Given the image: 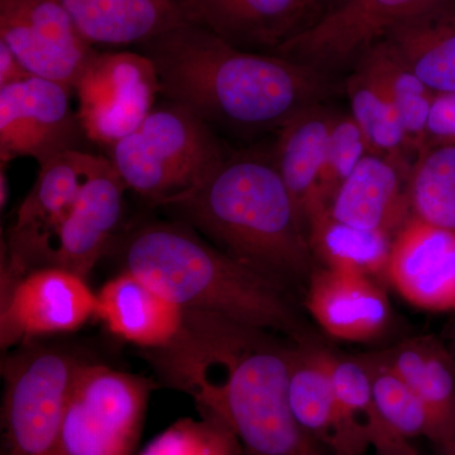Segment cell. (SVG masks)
<instances>
[{
    "mask_svg": "<svg viewBox=\"0 0 455 455\" xmlns=\"http://www.w3.org/2000/svg\"><path fill=\"white\" fill-rule=\"evenodd\" d=\"M293 348L272 331L184 310L173 340L142 353L164 385L235 433L243 455H322L290 406Z\"/></svg>",
    "mask_w": 455,
    "mask_h": 455,
    "instance_id": "1",
    "label": "cell"
},
{
    "mask_svg": "<svg viewBox=\"0 0 455 455\" xmlns=\"http://www.w3.org/2000/svg\"><path fill=\"white\" fill-rule=\"evenodd\" d=\"M142 46L161 94L209 125L278 131L331 90L328 75L310 66L239 49L190 20Z\"/></svg>",
    "mask_w": 455,
    "mask_h": 455,
    "instance_id": "2",
    "label": "cell"
},
{
    "mask_svg": "<svg viewBox=\"0 0 455 455\" xmlns=\"http://www.w3.org/2000/svg\"><path fill=\"white\" fill-rule=\"evenodd\" d=\"M224 253L281 284L307 289L315 271L301 220L274 156L226 157L202 182L164 204Z\"/></svg>",
    "mask_w": 455,
    "mask_h": 455,
    "instance_id": "3",
    "label": "cell"
},
{
    "mask_svg": "<svg viewBox=\"0 0 455 455\" xmlns=\"http://www.w3.org/2000/svg\"><path fill=\"white\" fill-rule=\"evenodd\" d=\"M123 267L184 310H199L287 339L310 338L290 291L204 241L193 228L152 223L123 245Z\"/></svg>",
    "mask_w": 455,
    "mask_h": 455,
    "instance_id": "4",
    "label": "cell"
},
{
    "mask_svg": "<svg viewBox=\"0 0 455 455\" xmlns=\"http://www.w3.org/2000/svg\"><path fill=\"white\" fill-rule=\"evenodd\" d=\"M224 158L211 125L169 101L110 147L109 160L125 188L164 205L196 187Z\"/></svg>",
    "mask_w": 455,
    "mask_h": 455,
    "instance_id": "5",
    "label": "cell"
},
{
    "mask_svg": "<svg viewBox=\"0 0 455 455\" xmlns=\"http://www.w3.org/2000/svg\"><path fill=\"white\" fill-rule=\"evenodd\" d=\"M80 359L57 347H17L2 362L0 455H59L68 395Z\"/></svg>",
    "mask_w": 455,
    "mask_h": 455,
    "instance_id": "6",
    "label": "cell"
},
{
    "mask_svg": "<svg viewBox=\"0 0 455 455\" xmlns=\"http://www.w3.org/2000/svg\"><path fill=\"white\" fill-rule=\"evenodd\" d=\"M152 385L106 364L80 362L59 455H136Z\"/></svg>",
    "mask_w": 455,
    "mask_h": 455,
    "instance_id": "7",
    "label": "cell"
},
{
    "mask_svg": "<svg viewBox=\"0 0 455 455\" xmlns=\"http://www.w3.org/2000/svg\"><path fill=\"white\" fill-rule=\"evenodd\" d=\"M455 0H331L319 17L274 51L328 75L357 62L395 27Z\"/></svg>",
    "mask_w": 455,
    "mask_h": 455,
    "instance_id": "8",
    "label": "cell"
},
{
    "mask_svg": "<svg viewBox=\"0 0 455 455\" xmlns=\"http://www.w3.org/2000/svg\"><path fill=\"white\" fill-rule=\"evenodd\" d=\"M74 90L84 136L109 147L142 124L161 94L154 62L131 51L98 52Z\"/></svg>",
    "mask_w": 455,
    "mask_h": 455,
    "instance_id": "9",
    "label": "cell"
},
{
    "mask_svg": "<svg viewBox=\"0 0 455 455\" xmlns=\"http://www.w3.org/2000/svg\"><path fill=\"white\" fill-rule=\"evenodd\" d=\"M0 346L3 350L46 335L77 331L95 316L97 293L86 278L60 267H40L2 278Z\"/></svg>",
    "mask_w": 455,
    "mask_h": 455,
    "instance_id": "10",
    "label": "cell"
},
{
    "mask_svg": "<svg viewBox=\"0 0 455 455\" xmlns=\"http://www.w3.org/2000/svg\"><path fill=\"white\" fill-rule=\"evenodd\" d=\"M0 41L33 76L73 90L98 53L60 0H0Z\"/></svg>",
    "mask_w": 455,
    "mask_h": 455,
    "instance_id": "11",
    "label": "cell"
},
{
    "mask_svg": "<svg viewBox=\"0 0 455 455\" xmlns=\"http://www.w3.org/2000/svg\"><path fill=\"white\" fill-rule=\"evenodd\" d=\"M73 89L42 77L0 88V157L2 164L32 157L44 164L71 151L83 133L71 107Z\"/></svg>",
    "mask_w": 455,
    "mask_h": 455,
    "instance_id": "12",
    "label": "cell"
},
{
    "mask_svg": "<svg viewBox=\"0 0 455 455\" xmlns=\"http://www.w3.org/2000/svg\"><path fill=\"white\" fill-rule=\"evenodd\" d=\"M100 156L71 149L41 164L35 185L18 208L2 276L40 268L57 230L74 211Z\"/></svg>",
    "mask_w": 455,
    "mask_h": 455,
    "instance_id": "13",
    "label": "cell"
},
{
    "mask_svg": "<svg viewBox=\"0 0 455 455\" xmlns=\"http://www.w3.org/2000/svg\"><path fill=\"white\" fill-rule=\"evenodd\" d=\"M386 281L419 309L455 311V230L410 218L392 241Z\"/></svg>",
    "mask_w": 455,
    "mask_h": 455,
    "instance_id": "14",
    "label": "cell"
},
{
    "mask_svg": "<svg viewBox=\"0 0 455 455\" xmlns=\"http://www.w3.org/2000/svg\"><path fill=\"white\" fill-rule=\"evenodd\" d=\"M125 190L109 158L100 156L74 211L50 242L41 267L64 268L88 277L118 227Z\"/></svg>",
    "mask_w": 455,
    "mask_h": 455,
    "instance_id": "15",
    "label": "cell"
},
{
    "mask_svg": "<svg viewBox=\"0 0 455 455\" xmlns=\"http://www.w3.org/2000/svg\"><path fill=\"white\" fill-rule=\"evenodd\" d=\"M304 304L334 339L372 341L391 328V302L381 281L358 272L315 268L305 289Z\"/></svg>",
    "mask_w": 455,
    "mask_h": 455,
    "instance_id": "16",
    "label": "cell"
},
{
    "mask_svg": "<svg viewBox=\"0 0 455 455\" xmlns=\"http://www.w3.org/2000/svg\"><path fill=\"white\" fill-rule=\"evenodd\" d=\"M407 164L368 154L326 208L335 220L395 236L412 217Z\"/></svg>",
    "mask_w": 455,
    "mask_h": 455,
    "instance_id": "17",
    "label": "cell"
},
{
    "mask_svg": "<svg viewBox=\"0 0 455 455\" xmlns=\"http://www.w3.org/2000/svg\"><path fill=\"white\" fill-rule=\"evenodd\" d=\"M188 20L242 50H276L310 9L305 0H179Z\"/></svg>",
    "mask_w": 455,
    "mask_h": 455,
    "instance_id": "18",
    "label": "cell"
},
{
    "mask_svg": "<svg viewBox=\"0 0 455 455\" xmlns=\"http://www.w3.org/2000/svg\"><path fill=\"white\" fill-rule=\"evenodd\" d=\"M98 316L110 333L142 350L163 348L181 328L184 309L142 278L123 271L97 293Z\"/></svg>",
    "mask_w": 455,
    "mask_h": 455,
    "instance_id": "19",
    "label": "cell"
},
{
    "mask_svg": "<svg viewBox=\"0 0 455 455\" xmlns=\"http://www.w3.org/2000/svg\"><path fill=\"white\" fill-rule=\"evenodd\" d=\"M89 44H146L188 18L179 0H60Z\"/></svg>",
    "mask_w": 455,
    "mask_h": 455,
    "instance_id": "20",
    "label": "cell"
},
{
    "mask_svg": "<svg viewBox=\"0 0 455 455\" xmlns=\"http://www.w3.org/2000/svg\"><path fill=\"white\" fill-rule=\"evenodd\" d=\"M395 372L420 397L433 423L434 444L454 438L455 358L431 335L410 338L382 350Z\"/></svg>",
    "mask_w": 455,
    "mask_h": 455,
    "instance_id": "21",
    "label": "cell"
},
{
    "mask_svg": "<svg viewBox=\"0 0 455 455\" xmlns=\"http://www.w3.org/2000/svg\"><path fill=\"white\" fill-rule=\"evenodd\" d=\"M337 113L323 104H313L296 113L278 130L274 156L284 184L305 215L317 202V188Z\"/></svg>",
    "mask_w": 455,
    "mask_h": 455,
    "instance_id": "22",
    "label": "cell"
},
{
    "mask_svg": "<svg viewBox=\"0 0 455 455\" xmlns=\"http://www.w3.org/2000/svg\"><path fill=\"white\" fill-rule=\"evenodd\" d=\"M385 41L434 92H455V4L395 27Z\"/></svg>",
    "mask_w": 455,
    "mask_h": 455,
    "instance_id": "23",
    "label": "cell"
},
{
    "mask_svg": "<svg viewBox=\"0 0 455 455\" xmlns=\"http://www.w3.org/2000/svg\"><path fill=\"white\" fill-rule=\"evenodd\" d=\"M307 241L320 267L358 272L386 280L394 236L361 229L335 220L324 204H315L305 215Z\"/></svg>",
    "mask_w": 455,
    "mask_h": 455,
    "instance_id": "24",
    "label": "cell"
},
{
    "mask_svg": "<svg viewBox=\"0 0 455 455\" xmlns=\"http://www.w3.org/2000/svg\"><path fill=\"white\" fill-rule=\"evenodd\" d=\"M329 352L331 349L311 337L295 341L289 400L292 414L301 429L331 451L337 407Z\"/></svg>",
    "mask_w": 455,
    "mask_h": 455,
    "instance_id": "25",
    "label": "cell"
},
{
    "mask_svg": "<svg viewBox=\"0 0 455 455\" xmlns=\"http://www.w3.org/2000/svg\"><path fill=\"white\" fill-rule=\"evenodd\" d=\"M329 364L337 407L331 451L333 455H364L372 448L373 436L387 427L377 414L370 374L359 355L349 357L331 350Z\"/></svg>",
    "mask_w": 455,
    "mask_h": 455,
    "instance_id": "26",
    "label": "cell"
},
{
    "mask_svg": "<svg viewBox=\"0 0 455 455\" xmlns=\"http://www.w3.org/2000/svg\"><path fill=\"white\" fill-rule=\"evenodd\" d=\"M355 68L379 86L396 108L416 156L424 148L427 121L435 94L394 52L385 41L363 53Z\"/></svg>",
    "mask_w": 455,
    "mask_h": 455,
    "instance_id": "27",
    "label": "cell"
},
{
    "mask_svg": "<svg viewBox=\"0 0 455 455\" xmlns=\"http://www.w3.org/2000/svg\"><path fill=\"white\" fill-rule=\"evenodd\" d=\"M350 116L366 140L368 152L411 166L416 154L396 108L363 70L355 68L347 77Z\"/></svg>",
    "mask_w": 455,
    "mask_h": 455,
    "instance_id": "28",
    "label": "cell"
},
{
    "mask_svg": "<svg viewBox=\"0 0 455 455\" xmlns=\"http://www.w3.org/2000/svg\"><path fill=\"white\" fill-rule=\"evenodd\" d=\"M412 217L455 230V145L427 146L409 172Z\"/></svg>",
    "mask_w": 455,
    "mask_h": 455,
    "instance_id": "29",
    "label": "cell"
},
{
    "mask_svg": "<svg viewBox=\"0 0 455 455\" xmlns=\"http://www.w3.org/2000/svg\"><path fill=\"white\" fill-rule=\"evenodd\" d=\"M366 366L377 414L397 435L407 440L433 435V423L420 397L388 363L382 350L359 355Z\"/></svg>",
    "mask_w": 455,
    "mask_h": 455,
    "instance_id": "30",
    "label": "cell"
},
{
    "mask_svg": "<svg viewBox=\"0 0 455 455\" xmlns=\"http://www.w3.org/2000/svg\"><path fill=\"white\" fill-rule=\"evenodd\" d=\"M140 455H243L235 433L218 419H181L155 436Z\"/></svg>",
    "mask_w": 455,
    "mask_h": 455,
    "instance_id": "31",
    "label": "cell"
},
{
    "mask_svg": "<svg viewBox=\"0 0 455 455\" xmlns=\"http://www.w3.org/2000/svg\"><path fill=\"white\" fill-rule=\"evenodd\" d=\"M368 154L366 140L353 116L337 113L326 146L316 204L328 205L338 188Z\"/></svg>",
    "mask_w": 455,
    "mask_h": 455,
    "instance_id": "32",
    "label": "cell"
},
{
    "mask_svg": "<svg viewBox=\"0 0 455 455\" xmlns=\"http://www.w3.org/2000/svg\"><path fill=\"white\" fill-rule=\"evenodd\" d=\"M435 145H455V92L434 98L424 147Z\"/></svg>",
    "mask_w": 455,
    "mask_h": 455,
    "instance_id": "33",
    "label": "cell"
},
{
    "mask_svg": "<svg viewBox=\"0 0 455 455\" xmlns=\"http://www.w3.org/2000/svg\"><path fill=\"white\" fill-rule=\"evenodd\" d=\"M31 74L20 64L16 55L9 50L7 44L0 41V88L23 82Z\"/></svg>",
    "mask_w": 455,
    "mask_h": 455,
    "instance_id": "34",
    "label": "cell"
},
{
    "mask_svg": "<svg viewBox=\"0 0 455 455\" xmlns=\"http://www.w3.org/2000/svg\"><path fill=\"white\" fill-rule=\"evenodd\" d=\"M374 455H419L410 440L395 433L383 434L372 443Z\"/></svg>",
    "mask_w": 455,
    "mask_h": 455,
    "instance_id": "35",
    "label": "cell"
},
{
    "mask_svg": "<svg viewBox=\"0 0 455 455\" xmlns=\"http://www.w3.org/2000/svg\"><path fill=\"white\" fill-rule=\"evenodd\" d=\"M435 445L439 449V455H455V439L444 440Z\"/></svg>",
    "mask_w": 455,
    "mask_h": 455,
    "instance_id": "36",
    "label": "cell"
},
{
    "mask_svg": "<svg viewBox=\"0 0 455 455\" xmlns=\"http://www.w3.org/2000/svg\"><path fill=\"white\" fill-rule=\"evenodd\" d=\"M331 0H305V3H307V7H309L310 11H313V9H315L319 7V5H322L323 3H329Z\"/></svg>",
    "mask_w": 455,
    "mask_h": 455,
    "instance_id": "37",
    "label": "cell"
},
{
    "mask_svg": "<svg viewBox=\"0 0 455 455\" xmlns=\"http://www.w3.org/2000/svg\"><path fill=\"white\" fill-rule=\"evenodd\" d=\"M449 348H451V353H453V355L455 358V320H454L453 331H451V346H449Z\"/></svg>",
    "mask_w": 455,
    "mask_h": 455,
    "instance_id": "38",
    "label": "cell"
},
{
    "mask_svg": "<svg viewBox=\"0 0 455 455\" xmlns=\"http://www.w3.org/2000/svg\"><path fill=\"white\" fill-rule=\"evenodd\" d=\"M453 439H455V427H454V438Z\"/></svg>",
    "mask_w": 455,
    "mask_h": 455,
    "instance_id": "39",
    "label": "cell"
}]
</instances>
